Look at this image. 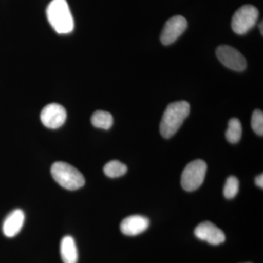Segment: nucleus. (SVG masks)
<instances>
[{
  "mask_svg": "<svg viewBox=\"0 0 263 263\" xmlns=\"http://www.w3.org/2000/svg\"><path fill=\"white\" fill-rule=\"evenodd\" d=\"M190 112V105L186 101L169 104L164 110L160 122V133L164 138H171L179 130Z\"/></svg>",
  "mask_w": 263,
  "mask_h": 263,
  "instance_id": "1",
  "label": "nucleus"
},
{
  "mask_svg": "<svg viewBox=\"0 0 263 263\" xmlns=\"http://www.w3.org/2000/svg\"><path fill=\"white\" fill-rule=\"evenodd\" d=\"M47 18L59 34H69L74 29V20L67 0H52L48 5Z\"/></svg>",
  "mask_w": 263,
  "mask_h": 263,
  "instance_id": "2",
  "label": "nucleus"
},
{
  "mask_svg": "<svg viewBox=\"0 0 263 263\" xmlns=\"http://www.w3.org/2000/svg\"><path fill=\"white\" fill-rule=\"evenodd\" d=\"M51 174L53 179L62 187L70 191L79 190L84 186L83 174L73 166L64 162H57L52 164Z\"/></svg>",
  "mask_w": 263,
  "mask_h": 263,
  "instance_id": "3",
  "label": "nucleus"
},
{
  "mask_svg": "<svg viewBox=\"0 0 263 263\" xmlns=\"http://www.w3.org/2000/svg\"><path fill=\"white\" fill-rule=\"evenodd\" d=\"M259 18V10L252 5H245L235 11L232 18L231 27L233 32L243 35L251 30Z\"/></svg>",
  "mask_w": 263,
  "mask_h": 263,
  "instance_id": "4",
  "label": "nucleus"
},
{
  "mask_svg": "<svg viewBox=\"0 0 263 263\" xmlns=\"http://www.w3.org/2000/svg\"><path fill=\"white\" fill-rule=\"evenodd\" d=\"M207 171V164L203 160L190 162L181 175V186L187 192L197 190L203 183Z\"/></svg>",
  "mask_w": 263,
  "mask_h": 263,
  "instance_id": "5",
  "label": "nucleus"
},
{
  "mask_svg": "<svg viewBox=\"0 0 263 263\" xmlns=\"http://www.w3.org/2000/svg\"><path fill=\"white\" fill-rule=\"evenodd\" d=\"M216 53L219 61L230 70L242 72L247 68L245 57L235 48L223 45L217 48Z\"/></svg>",
  "mask_w": 263,
  "mask_h": 263,
  "instance_id": "6",
  "label": "nucleus"
},
{
  "mask_svg": "<svg viewBox=\"0 0 263 263\" xmlns=\"http://www.w3.org/2000/svg\"><path fill=\"white\" fill-rule=\"evenodd\" d=\"M186 19L182 15H175L166 22L161 33V42L164 46H169L176 42L187 28Z\"/></svg>",
  "mask_w": 263,
  "mask_h": 263,
  "instance_id": "7",
  "label": "nucleus"
},
{
  "mask_svg": "<svg viewBox=\"0 0 263 263\" xmlns=\"http://www.w3.org/2000/svg\"><path fill=\"white\" fill-rule=\"evenodd\" d=\"M67 112L62 105L51 103L43 108L41 114V120L45 127L49 129H58L65 124Z\"/></svg>",
  "mask_w": 263,
  "mask_h": 263,
  "instance_id": "8",
  "label": "nucleus"
},
{
  "mask_svg": "<svg viewBox=\"0 0 263 263\" xmlns=\"http://www.w3.org/2000/svg\"><path fill=\"white\" fill-rule=\"evenodd\" d=\"M195 235L199 239L205 240L212 245H219L226 240V235L222 230L211 221L200 223L195 228Z\"/></svg>",
  "mask_w": 263,
  "mask_h": 263,
  "instance_id": "9",
  "label": "nucleus"
},
{
  "mask_svg": "<svg viewBox=\"0 0 263 263\" xmlns=\"http://www.w3.org/2000/svg\"><path fill=\"white\" fill-rule=\"evenodd\" d=\"M149 224V219L146 216H129L121 222L120 230L124 235L136 236L146 231Z\"/></svg>",
  "mask_w": 263,
  "mask_h": 263,
  "instance_id": "10",
  "label": "nucleus"
},
{
  "mask_svg": "<svg viewBox=\"0 0 263 263\" xmlns=\"http://www.w3.org/2000/svg\"><path fill=\"white\" fill-rule=\"evenodd\" d=\"M25 214L22 209H15L6 216L3 224V233L8 238H13L23 228Z\"/></svg>",
  "mask_w": 263,
  "mask_h": 263,
  "instance_id": "11",
  "label": "nucleus"
},
{
  "mask_svg": "<svg viewBox=\"0 0 263 263\" xmlns=\"http://www.w3.org/2000/svg\"><path fill=\"white\" fill-rule=\"evenodd\" d=\"M60 254L64 263H77L79 259L75 240L70 235L64 237L60 243Z\"/></svg>",
  "mask_w": 263,
  "mask_h": 263,
  "instance_id": "12",
  "label": "nucleus"
},
{
  "mask_svg": "<svg viewBox=\"0 0 263 263\" xmlns=\"http://www.w3.org/2000/svg\"><path fill=\"white\" fill-rule=\"evenodd\" d=\"M91 122L94 127L108 130L113 126L114 118L108 112L97 110L91 116Z\"/></svg>",
  "mask_w": 263,
  "mask_h": 263,
  "instance_id": "13",
  "label": "nucleus"
},
{
  "mask_svg": "<svg viewBox=\"0 0 263 263\" xmlns=\"http://www.w3.org/2000/svg\"><path fill=\"white\" fill-rule=\"evenodd\" d=\"M103 171L108 177L115 179L126 174L127 167L119 161L112 160L104 166Z\"/></svg>",
  "mask_w": 263,
  "mask_h": 263,
  "instance_id": "14",
  "label": "nucleus"
},
{
  "mask_svg": "<svg viewBox=\"0 0 263 263\" xmlns=\"http://www.w3.org/2000/svg\"><path fill=\"white\" fill-rule=\"evenodd\" d=\"M226 138L230 143H237L242 136L241 123L236 118H233L228 122V128L226 133Z\"/></svg>",
  "mask_w": 263,
  "mask_h": 263,
  "instance_id": "15",
  "label": "nucleus"
},
{
  "mask_svg": "<svg viewBox=\"0 0 263 263\" xmlns=\"http://www.w3.org/2000/svg\"><path fill=\"white\" fill-rule=\"evenodd\" d=\"M239 190V181L235 176H231L227 179L224 187V195L227 199H233L236 196Z\"/></svg>",
  "mask_w": 263,
  "mask_h": 263,
  "instance_id": "16",
  "label": "nucleus"
},
{
  "mask_svg": "<svg viewBox=\"0 0 263 263\" xmlns=\"http://www.w3.org/2000/svg\"><path fill=\"white\" fill-rule=\"evenodd\" d=\"M252 129L255 132L258 136H263V113L262 110H255L253 112L252 117Z\"/></svg>",
  "mask_w": 263,
  "mask_h": 263,
  "instance_id": "17",
  "label": "nucleus"
},
{
  "mask_svg": "<svg viewBox=\"0 0 263 263\" xmlns=\"http://www.w3.org/2000/svg\"><path fill=\"white\" fill-rule=\"evenodd\" d=\"M255 183L257 186H259V188H263V175L260 174L258 176H257L255 179Z\"/></svg>",
  "mask_w": 263,
  "mask_h": 263,
  "instance_id": "18",
  "label": "nucleus"
},
{
  "mask_svg": "<svg viewBox=\"0 0 263 263\" xmlns=\"http://www.w3.org/2000/svg\"><path fill=\"white\" fill-rule=\"evenodd\" d=\"M263 24H262V22H261L260 24H259V32H260L261 33V34H263Z\"/></svg>",
  "mask_w": 263,
  "mask_h": 263,
  "instance_id": "19",
  "label": "nucleus"
}]
</instances>
